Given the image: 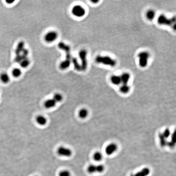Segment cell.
<instances>
[{
  "mask_svg": "<svg viewBox=\"0 0 176 176\" xmlns=\"http://www.w3.org/2000/svg\"><path fill=\"white\" fill-rule=\"evenodd\" d=\"M79 116L81 119H85L88 116V112L86 108H82L79 112Z\"/></svg>",
  "mask_w": 176,
  "mask_h": 176,
  "instance_id": "9a60e30c",
  "label": "cell"
},
{
  "mask_svg": "<svg viewBox=\"0 0 176 176\" xmlns=\"http://www.w3.org/2000/svg\"><path fill=\"white\" fill-rule=\"evenodd\" d=\"M130 88L128 85H123L120 87V91L123 93H127L130 90Z\"/></svg>",
  "mask_w": 176,
  "mask_h": 176,
  "instance_id": "603a6c76",
  "label": "cell"
},
{
  "mask_svg": "<svg viewBox=\"0 0 176 176\" xmlns=\"http://www.w3.org/2000/svg\"><path fill=\"white\" fill-rule=\"evenodd\" d=\"M20 66L23 68H26L29 66L30 64V61L27 58L22 59L20 62Z\"/></svg>",
  "mask_w": 176,
  "mask_h": 176,
  "instance_id": "7402d4cb",
  "label": "cell"
},
{
  "mask_svg": "<svg viewBox=\"0 0 176 176\" xmlns=\"http://www.w3.org/2000/svg\"><path fill=\"white\" fill-rule=\"evenodd\" d=\"M146 16L149 20H152L155 16V12L153 10H149L146 14Z\"/></svg>",
  "mask_w": 176,
  "mask_h": 176,
  "instance_id": "e0dca14e",
  "label": "cell"
},
{
  "mask_svg": "<svg viewBox=\"0 0 176 176\" xmlns=\"http://www.w3.org/2000/svg\"><path fill=\"white\" fill-rule=\"evenodd\" d=\"M174 27H175V25H174Z\"/></svg>",
  "mask_w": 176,
  "mask_h": 176,
  "instance_id": "1f68e13d",
  "label": "cell"
},
{
  "mask_svg": "<svg viewBox=\"0 0 176 176\" xmlns=\"http://www.w3.org/2000/svg\"><path fill=\"white\" fill-rule=\"evenodd\" d=\"M56 103L54 100V99H48L45 102L44 105L46 108H51L55 107L56 104Z\"/></svg>",
  "mask_w": 176,
  "mask_h": 176,
  "instance_id": "30bf717a",
  "label": "cell"
},
{
  "mask_svg": "<svg viewBox=\"0 0 176 176\" xmlns=\"http://www.w3.org/2000/svg\"><path fill=\"white\" fill-rule=\"evenodd\" d=\"M130 74L128 73H123L120 76L121 82L123 85H127L130 79Z\"/></svg>",
  "mask_w": 176,
  "mask_h": 176,
  "instance_id": "8fae6325",
  "label": "cell"
},
{
  "mask_svg": "<svg viewBox=\"0 0 176 176\" xmlns=\"http://www.w3.org/2000/svg\"><path fill=\"white\" fill-rule=\"evenodd\" d=\"M71 65V61L69 59H67L66 60L62 61L59 65V67L62 70L68 69Z\"/></svg>",
  "mask_w": 176,
  "mask_h": 176,
  "instance_id": "4fadbf2b",
  "label": "cell"
},
{
  "mask_svg": "<svg viewBox=\"0 0 176 176\" xmlns=\"http://www.w3.org/2000/svg\"><path fill=\"white\" fill-rule=\"evenodd\" d=\"M58 38L57 32L51 31L47 32L44 36V40L48 43H51L56 41Z\"/></svg>",
  "mask_w": 176,
  "mask_h": 176,
  "instance_id": "52a82bcc",
  "label": "cell"
},
{
  "mask_svg": "<svg viewBox=\"0 0 176 176\" xmlns=\"http://www.w3.org/2000/svg\"><path fill=\"white\" fill-rule=\"evenodd\" d=\"M71 173L69 171L64 170L61 171L59 174V176H71Z\"/></svg>",
  "mask_w": 176,
  "mask_h": 176,
  "instance_id": "83f0119b",
  "label": "cell"
},
{
  "mask_svg": "<svg viewBox=\"0 0 176 176\" xmlns=\"http://www.w3.org/2000/svg\"><path fill=\"white\" fill-rule=\"evenodd\" d=\"M150 170L148 168H144L140 171L139 172L131 176H147L150 173Z\"/></svg>",
  "mask_w": 176,
  "mask_h": 176,
  "instance_id": "7c38bea8",
  "label": "cell"
},
{
  "mask_svg": "<svg viewBox=\"0 0 176 176\" xmlns=\"http://www.w3.org/2000/svg\"><path fill=\"white\" fill-rule=\"evenodd\" d=\"M57 152L59 156L63 157H70L72 155L71 149L64 147H60L58 148Z\"/></svg>",
  "mask_w": 176,
  "mask_h": 176,
  "instance_id": "8992f818",
  "label": "cell"
},
{
  "mask_svg": "<svg viewBox=\"0 0 176 176\" xmlns=\"http://www.w3.org/2000/svg\"><path fill=\"white\" fill-rule=\"evenodd\" d=\"M95 61L97 63H102L112 67H115L116 64V62L115 59L108 56H98L95 58Z\"/></svg>",
  "mask_w": 176,
  "mask_h": 176,
  "instance_id": "6da1fadb",
  "label": "cell"
},
{
  "mask_svg": "<svg viewBox=\"0 0 176 176\" xmlns=\"http://www.w3.org/2000/svg\"><path fill=\"white\" fill-rule=\"evenodd\" d=\"M53 99H54L56 103H60L63 100V96L62 94H60L59 93H56L54 95Z\"/></svg>",
  "mask_w": 176,
  "mask_h": 176,
  "instance_id": "ac0fdd59",
  "label": "cell"
},
{
  "mask_svg": "<svg viewBox=\"0 0 176 176\" xmlns=\"http://www.w3.org/2000/svg\"><path fill=\"white\" fill-rule=\"evenodd\" d=\"M36 121L38 124L41 126H44L47 122L46 118L42 115H40L36 117Z\"/></svg>",
  "mask_w": 176,
  "mask_h": 176,
  "instance_id": "9c48e42d",
  "label": "cell"
},
{
  "mask_svg": "<svg viewBox=\"0 0 176 176\" xmlns=\"http://www.w3.org/2000/svg\"><path fill=\"white\" fill-rule=\"evenodd\" d=\"M139 65L142 68L147 67L148 63L150 54L147 51H143L138 54Z\"/></svg>",
  "mask_w": 176,
  "mask_h": 176,
  "instance_id": "7a4b0ae2",
  "label": "cell"
},
{
  "mask_svg": "<svg viewBox=\"0 0 176 176\" xmlns=\"http://www.w3.org/2000/svg\"><path fill=\"white\" fill-rule=\"evenodd\" d=\"M117 149V145L114 143H111L107 146L106 147L105 152L107 155H110L116 152Z\"/></svg>",
  "mask_w": 176,
  "mask_h": 176,
  "instance_id": "ba28073f",
  "label": "cell"
},
{
  "mask_svg": "<svg viewBox=\"0 0 176 176\" xmlns=\"http://www.w3.org/2000/svg\"><path fill=\"white\" fill-rule=\"evenodd\" d=\"M87 170L90 174H93L96 173V165L91 164L88 167Z\"/></svg>",
  "mask_w": 176,
  "mask_h": 176,
  "instance_id": "cb8c5ba5",
  "label": "cell"
},
{
  "mask_svg": "<svg viewBox=\"0 0 176 176\" xmlns=\"http://www.w3.org/2000/svg\"><path fill=\"white\" fill-rule=\"evenodd\" d=\"M111 82L113 85H117L121 83V80L120 76L116 75H113L111 77Z\"/></svg>",
  "mask_w": 176,
  "mask_h": 176,
  "instance_id": "5bb4252c",
  "label": "cell"
},
{
  "mask_svg": "<svg viewBox=\"0 0 176 176\" xmlns=\"http://www.w3.org/2000/svg\"><path fill=\"white\" fill-rule=\"evenodd\" d=\"M93 158L94 160L97 161H101L103 158V155L100 152H97L94 154Z\"/></svg>",
  "mask_w": 176,
  "mask_h": 176,
  "instance_id": "d4e9b609",
  "label": "cell"
},
{
  "mask_svg": "<svg viewBox=\"0 0 176 176\" xmlns=\"http://www.w3.org/2000/svg\"><path fill=\"white\" fill-rule=\"evenodd\" d=\"M87 51L86 50H81L79 52V56L81 60V69L82 71H85L87 68Z\"/></svg>",
  "mask_w": 176,
  "mask_h": 176,
  "instance_id": "5b68a950",
  "label": "cell"
},
{
  "mask_svg": "<svg viewBox=\"0 0 176 176\" xmlns=\"http://www.w3.org/2000/svg\"><path fill=\"white\" fill-rule=\"evenodd\" d=\"M159 137L160 138V143L162 147H164L167 145V142L166 140V139L163 136L162 133H160L159 135Z\"/></svg>",
  "mask_w": 176,
  "mask_h": 176,
  "instance_id": "ffe728a7",
  "label": "cell"
},
{
  "mask_svg": "<svg viewBox=\"0 0 176 176\" xmlns=\"http://www.w3.org/2000/svg\"><path fill=\"white\" fill-rule=\"evenodd\" d=\"M72 12L75 16L81 18L86 14V10L80 5H75L72 9Z\"/></svg>",
  "mask_w": 176,
  "mask_h": 176,
  "instance_id": "3957f363",
  "label": "cell"
},
{
  "mask_svg": "<svg viewBox=\"0 0 176 176\" xmlns=\"http://www.w3.org/2000/svg\"><path fill=\"white\" fill-rule=\"evenodd\" d=\"M162 134H163V136H164V137L165 139L168 138L170 136V131L168 129H165V130H164V131L162 133Z\"/></svg>",
  "mask_w": 176,
  "mask_h": 176,
  "instance_id": "4316f807",
  "label": "cell"
},
{
  "mask_svg": "<svg viewBox=\"0 0 176 176\" xmlns=\"http://www.w3.org/2000/svg\"><path fill=\"white\" fill-rule=\"evenodd\" d=\"M176 18L174 17L171 19L167 18L164 15H161L158 17L157 21L159 24L164 25H170L173 23H175Z\"/></svg>",
  "mask_w": 176,
  "mask_h": 176,
  "instance_id": "277c9868",
  "label": "cell"
},
{
  "mask_svg": "<svg viewBox=\"0 0 176 176\" xmlns=\"http://www.w3.org/2000/svg\"><path fill=\"white\" fill-rule=\"evenodd\" d=\"M91 1L92 2H93V3L96 4L99 2V1L98 0H91Z\"/></svg>",
  "mask_w": 176,
  "mask_h": 176,
  "instance_id": "4dcf8cb0",
  "label": "cell"
},
{
  "mask_svg": "<svg viewBox=\"0 0 176 176\" xmlns=\"http://www.w3.org/2000/svg\"><path fill=\"white\" fill-rule=\"evenodd\" d=\"M22 71L19 68H15L12 71V75L15 77H18L21 75Z\"/></svg>",
  "mask_w": 176,
  "mask_h": 176,
  "instance_id": "44dd1931",
  "label": "cell"
},
{
  "mask_svg": "<svg viewBox=\"0 0 176 176\" xmlns=\"http://www.w3.org/2000/svg\"><path fill=\"white\" fill-rule=\"evenodd\" d=\"M24 44L23 42H21L18 44V46H17L16 49L15 50V53L17 55H20V53L23 51V50L24 49Z\"/></svg>",
  "mask_w": 176,
  "mask_h": 176,
  "instance_id": "d6986e66",
  "label": "cell"
},
{
  "mask_svg": "<svg viewBox=\"0 0 176 176\" xmlns=\"http://www.w3.org/2000/svg\"><path fill=\"white\" fill-rule=\"evenodd\" d=\"M176 135H175V132L173 133L171 136V142H173V143L175 144L176 143Z\"/></svg>",
  "mask_w": 176,
  "mask_h": 176,
  "instance_id": "f1b7e54d",
  "label": "cell"
},
{
  "mask_svg": "<svg viewBox=\"0 0 176 176\" xmlns=\"http://www.w3.org/2000/svg\"><path fill=\"white\" fill-rule=\"evenodd\" d=\"M104 170V167L103 165L100 164L96 165V173H102Z\"/></svg>",
  "mask_w": 176,
  "mask_h": 176,
  "instance_id": "484cf974",
  "label": "cell"
},
{
  "mask_svg": "<svg viewBox=\"0 0 176 176\" xmlns=\"http://www.w3.org/2000/svg\"><path fill=\"white\" fill-rule=\"evenodd\" d=\"M15 1V0H6V2L8 4H11L13 3Z\"/></svg>",
  "mask_w": 176,
  "mask_h": 176,
  "instance_id": "f546056e",
  "label": "cell"
},
{
  "mask_svg": "<svg viewBox=\"0 0 176 176\" xmlns=\"http://www.w3.org/2000/svg\"><path fill=\"white\" fill-rule=\"evenodd\" d=\"M1 81L3 83H8L10 81V77L8 74L7 73H3L1 74L0 77Z\"/></svg>",
  "mask_w": 176,
  "mask_h": 176,
  "instance_id": "2e32d148",
  "label": "cell"
}]
</instances>
